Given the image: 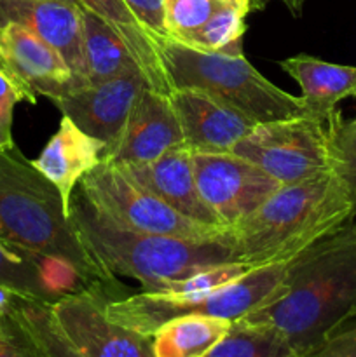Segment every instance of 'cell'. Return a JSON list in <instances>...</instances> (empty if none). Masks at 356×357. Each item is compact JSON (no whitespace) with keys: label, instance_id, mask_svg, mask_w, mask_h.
<instances>
[{"label":"cell","instance_id":"23","mask_svg":"<svg viewBox=\"0 0 356 357\" xmlns=\"http://www.w3.org/2000/svg\"><path fill=\"white\" fill-rule=\"evenodd\" d=\"M7 309L27 331L40 357H82L59 330L47 303L14 295Z\"/></svg>","mask_w":356,"mask_h":357},{"label":"cell","instance_id":"4","mask_svg":"<svg viewBox=\"0 0 356 357\" xmlns=\"http://www.w3.org/2000/svg\"><path fill=\"white\" fill-rule=\"evenodd\" d=\"M70 220L87 251L107 271L136 279L147 293H164L171 282L194 272L237 261L223 237L187 241L122 229L98 213L80 190L72 195Z\"/></svg>","mask_w":356,"mask_h":357},{"label":"cell","instance_id":"18","mask_svg":"<svg viewBox=\"0 0 356 357\" xmlns=\"http://www.w3.org/2000/svg\"><path fill=\"white\" fill-rule=\"evenodd\" d=\"M279 66L299 84L304 115L327 124L339 101L356 98V66L335 65L309 54H297Z\"/></svg>","mask_w":356,"mask_h":357},{"label":"cell","instance_id":"21","mask_svg":"<svg viewBox=\"0 0 356 357\" xmlns=\"http://www.w3.org/2000/svg\"><path fill=\"white\" fill-rule=\"evenodd\" d=\"M232 321L213 316H184L164 323L152 340L154 357H206L230 330Z\"/></svg>","mask_w":356,"mask_h":357},{"label":"cell","instance_id":"34","mask_svg":"<svg viewBox=\"0 0 356 357\" xmlns=\"http://www.w3.org/2000/svg\"><path fill=\"white\" fill-rule=\"evenodd\" d=\"M0 244H3V241H2V239H0Z\"/></svg>","mask_w":356,"mask_h":357},{"label":"cell","instance_id":"13","mask_svg":"<svg viewBox=\"0 0 356 357\" xmlns=\"http://www.w3.org/2000/svg\"><path fill=\"white\" fill-rule=\"evenodd\" d=\"M180 145H185L184 132L170 94L145 87L129 114L117 145L103 160L117 166H138L152 162Z\"/></svg>","mask_w":356,"mask_h":357},{"label":"cell","instance_id":"32","mask_svg":"<svg viewBox=\"0 0 356 357\" xmlns=\"http://www.w3.org/2000/svg\"><path fill=\"white\" fill-rule=\"evenodd\" d=\"M286 2H288V6H292L293 9H299L300 7V2H302V0H286Z\"/></svg>","mask_w":356,"mask_h":357},{"label":"cell","instance_id":"11","mask_svg":"<svg viewBox=\"0 0 356 357\" xmlns=\"http://www.w3.org/2000/svg\"><path fill=\"white\" fill-rule=\"evenodd\" d=\"M145 87L150 86L142 72L126 73L77 87L65 96L52 100V103L84 132L105 143V157L117 145L129 114Z\"/></svg>","mask_w":356,"mask_h":357},{"label":"cell","instance_id":"31","mask_svg":"<svg viewBox=\"0 0 356 357\" xmlns=\"http://www.w3.org/2000/svg\"><path fill=\"white\" fill-rule=\"evenodd\" d=\"M124 3L154 37H166V30H164V0H124Z\"/></svg>","mask_w":356,"mask_h":357},{"label":"cell","instance_id":"28","mask_svg":"<svg viewBox=\"0 0 356 357\" xmlns=\"http://www.w3.org/2000/svg\"><path fill=\"white\" fill-rule=\"evenodd\" d=\"M20 101L37 103V98L0 68V152L16 146L13 138V119L14 108Z\"/></svg>","mask_w":356,"mask_h":357},{"label":"cell","instance_id":"6","mask_svg":"<svg viewBox=\"0 0 356 357\" xmlns=\"http://www.w3.org/2000/svg\"><path fill=\"white\" fill-rule=\"evenodd\" d=\"M288 261L251 268L236 281L199 295L135 293L105 303L114 323L152 337L164 323L184 316H213L237 321L258 309L281 289Z\"/></svg>","mask_w":356,"mask_h":357},{"label":"cell","instance_id":"14","mask_svg":"<svg viewBox=\"0 0 356 357\" xmlns=\"http://www.w3.org/2000/svg\"><path fill=\"white\" fill-rule=\"evenodd\" d=\"M170 100L177 112L185 145L192 152H230L257 126L253 119L205 91L173 89Z\"/></svg>","mask_w":356,"mask_h":357},{"label":"cell","instance_id":"10","mask_svg":"<svg viewBox=\"0 0 356 357\" xmlns=\"http://www.w3.org/2000/svg\"><path fill=\"white\" fill-rule=\"evenodd\" d=\"M112 300L103 291L84 289L49 305L59 330L82 357H154L150 337L114 323L105 312Z\"/></svg>","mask_w":356,"mask_h":357},{"label":"cell","instance_id":"25","mask_svg":"<svg viewBox=\"0 0 356 357\" xmlns=\"http://www.w3.org/2000/svg\"><path fill=\"white\" fill-rule=\"evenodd\" d=\"M0 284L23 298L51 305L52 300L40 271V255L0 244Z\"/></svg>","mask_w":356,"mask_h":357},{"label":"cell","instance_id":"8","mask_svg":"<svg viewBox=\"0 0 356 357\" xmlns=\"http://www.w3.org/2000/svg\"><path fill=\"white\" fill-rule=\"evenodd\" d=\"M230 152L253 162L281 185L335 171L327 124L307 115L257 124Z\"/></svg>","mask_w":356,"mask_h":357},{"label":"cell","instance_id":"3","mask_svg":"<svg viewBox=\"0 0 356 357\" xmlns=\"http://www.w3.org/2000/svg\"><path fill=\"white\" fill-rule=\"evenodd\" d=\"M0 239L14 250L65 260L91 289L115 300L117 278L87 251L58 188L17 146L0 152Z\"/></svg>","mask_w":356,"mask_h":357},{"label":"cell","instance_id":"2","mask_svg":"<svg viewBox=\"0 0 356 357\" xmlns=\"http://www.w3.org/2000/svg\"><path fill=\"white\" fill-rule=\"evenodd\" d=\"M356 216V201L335 171L279 187L225 241L250 268L286 264Z\"/></svg>","mask_w":356,"mask_h":357},{"label":"cell","instance_id":"15","mask_svg":"<svg viewBox=\"0 0 356 357\" xmlns=\"http://www.w3.org/2000/svg\"><path fill=\"white\" fill-rule=\"evenodd\" d=\"M17 23L54 47L73 75L89 84L84 61L82 7L66 0H0V26Z\"/></svg>","mask_w":356,"mask_h":357},{"label":"cell","instance_id":"17","mask_svg":"<svg viewBox=\"0 0 356 357\" xmlns=\"http://www.w3.org/2000/svg\"><path fill=\"white\" fill-rule=\"evenodd\" d=\"M103 152V142L84 132L72 119L63 115L58 131L31 164L58 188L66 211H70L77 183L101 162Z\"/></svg>","mask_w":356,"mask_h":357},{"label":"cell","instance_id":"19","mask_svg":"<svg viewBox=\"0 0 356 357\" xmlns=\"http://www.w3.org/2000/svg\"><path fill=\"white\" fill-rule=\"evenodd\" d=\"M82 9L96 14L98 17L110 24L119 37L124 40L131 54L135 56L140 70L145 75L147 82L152 89L159 93L170 94L171 86L168 82L166 72H164L163 61H161L159 51H157V40L129 10L124 0H77Z\"/></svg>","mask_w":356,"mask_h":357},{"label":"cell","instance_id":"9","mask_svg":"<svg viewBox=\"0 0 356 357\" xmlns=\"http://www.w3.org/2000/svg\"><path fill=\"white\" fill-rule=\"evenodd\" d=\"M192 160L202 201L227 229L251 215L283 187L253 162L232 152H192Z\"/></svg>","mask_w":356,"mask_h":357},{"label":"cell","instance_id":"5","mask_svg":"<svg viewBox=\"0 0 356 357\" xmlns=\"http://www.w3.org/2000/svg\"><path fill=\"white\" fill-rule=\"evenodd\" d=\"M157 51L171 91H205L257 124L304 115L300 96L279 89L243 54L199 51L170 37L157 40Z\"/></svg>","mask_w":356,"mask_h":357},{"label":"cell","instance_id":"16","mask_svg":"<svg viewBox=\"0 0 356 357\" xmlns=\"http://www.w3.org/2000/svg\"><path fill=\"white\" fill-rule=\"evenodd\" d=\"M121 167L133 180L163 199L180 215L199 223L222 225L199 194L192 150L187 145L175 146L173 150L149 164Z\"/></svg>","mask_w":356,"mask_h":357},{"label":"cell","instance_id":"29","mask_svg":"<svg viewBox=\"0 0 356 357\" xmlns=\"http://www.w3.org/2000/svg\"><path fill=\"white\" fill-rule=\"evenodd\" d=\"M0 357H40L9 309L0 314Z\"/></svg>","mask_w":356,"mask_h":357},{"label":"cell","instance_id":"30","mask_svg":"<svg viewBox=\"0 0 356 357\" xmlns=\"http://www.w3.org/2000/svg\"><path fill=\"white\" fill-rule=\"evenodd\" d=\"M306 357H356V317Z\"/></svg>","mask_w":356,"mask_h":357},{"label":"cell","instance_id":"20","mask_svg":"<svg viewBox=\"0 0 356 357\" xmlns=\"http://www.w3.org/2000/svg\"><path fill=\"white\" fill-rule=\"evenodd\" d=\"M82 28L84 61L89 84L142 72L124 40L101 17L82 9Z\"/></svg>","mask_w":356,"mask_h":357},{"label":"cell","instance_id":"12","mask_svg":"<svg viewBox=\"0 0 356 357\" xmlns=\"http://www.w3.org/2000/svg\"><path fill=\"white\" fill-rule=\"evenodd\" d=\"M0 68L35 98L51 101L86 86L54 47L17 23L0 26Z\"/></svg>","mask_w":356,"mask_h":357},{"label":"cell","instance_id":"22","mask_svg":"<svg viewBox=\"0 0 356 357\" xmlns=\"http://www.w3.org/2000/svg\"><path fill=\"white\" fill-rule=\"evenodd\" d=\"M253 2L255 0H225L185 45L206 52L243 54L241 42L246 31V16L253 9Z\"/></svg>","mask_w":356,"mask_h":357},{"label":"cell","instance_id":"7","mask_svg":"<svg viewBox=\"0 0 356 357\" xmlns=\"http://www.w3.org/2000/svg\"><path fill=\"white\" fill-rule=\"evenodd\" d=\"M80 192L105 218L133 232L187 241H216L227 232V227L199 223L180 215L121 166L105 160L82 178Z\"/></svg>","mask_w":356,"mask_h":357},{"label":"cell","instance_id":"1","mask_svg":"<svg viewBox=\"0 0 356 357\" xmlns=\"http://www.w3.org/2000/svg\"><path fill=\"white\" fill-rule=\"evenodd\" d=\"M356 317V222L351 218L288 261L269 302L241 317L274 330L299 357L316 351Z\"/></svg>","mask_w":356,"mask_h":357},{"label":"cell","instance_id":"27","mask_svg":"<svg viewBox=\"0 0 356 357\" xmlns=\"http://www.w3.org/2000/svg\"><path fill=\"white\" fill-rule=\"evenodd\" d=\"M335 173L344 180L356 201V119L344 121L339 110L327 121Z\"/></svg>","mask_w":356,"mask_h":357},{"label":"cell","instance_id":"33","mask_svg":"<svg viewBox=\"0 0 356 357\" xmlns=\"http://www.w3.org/2000/svg\"><path fill=\"white\" fill-rule=\"evenodd\" d=\"M66 2H73V3H77V6H79V2H77V0H66Z\"/></svg>","mask_w":356,"mask_h":357},{"label":"cell","instance_id":"24","mask_svg":"<svg viewBox=\"0 0 356 357\" xmlns=\"http://www.w3.org/2000/svg\"><path fill=\"white\" fill-rule=\"evenodd\" d=\"M206 357H299L274 330L232 321L225 337Z\"/></svg>","mask_w":356,"mask_h":357},{"label":"cell","instance_id":"26","mask_svg":"<svg viewBox=\"0 0 356 357\" xmlns=\"http://www.w3.org/2000/svg\"><path fill=\"white\" fill-rule=\"evenodd\" d=\"M225 0H164L166 37L187 44Z\"/></svg>","mask_w":356,"mask_h":357}]
</instances>
